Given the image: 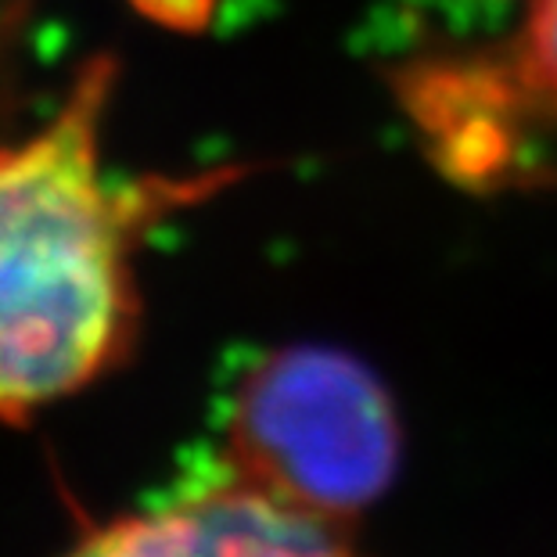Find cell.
<instances>
[{
	"label": "cell",
	"mask_w": 557,
	"mask_h": 557,
	"mask_svg": "<svg viewBox=\"0 0 557 557\" xmlns=\"http://www.w3.org/2000/svg\"><path fill=\"white\" fill-rule=\"evenodd\" d=\"M518 76L557 115V0H532L518 40Z\"/></svg>",
	"instance_id": "cell-4"
},
{
	"label": "cell",
	"mask_w": 557,
	"mask_h": 557,
	"mask_svg": "<svg viewBox=\"0 0 557 557\" xmlns=\"http://www.w3.org/2000/svg\"><path fill=\"white\" fill-rule=\"evenodd\" d=\"M396 460L393 399L349 352L277 349L231 399V475L310 515L342 521L363 511L393 482Z\"/></svg>",
	"instance_id": "cell-2"
},
{
	"label": "cell",
	"mask_w": 557,
	"mask_h": 557,
	"mask_svg": "<svg viewBox=\"0 0 557 557\" xmlns=\"http://www.w3.org/2000/svg\"><path fill=\"white\" fill-rule=\"evenodd\" d=\"M115 87L90 58L37 134L0 145V421L94 385L137 335L134 245L145 195L101 162Z\"/></svg>",
	"instance_id": "cell-1"
},
{
	"label": "cell",
	"mask_w": 557,
	"mask_h": 557,
	"mask_svg": "<svg viewBox=\"0 0 557 557\" xmlns=\"http://www.w3.org/2000/svg\"><path fill=\"white\" fill-rule=\"evenodd\" d=\"M65 557H360L338 521L227 479L216 490L120 518Z\"/></svg>",
	"instance_id": "cell-3"
}]
</instances>
